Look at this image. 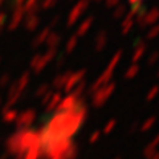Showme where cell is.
Returning a JSON list of instances; mask_svg holds the SVG:
<instances>
[{
    "label": "cell",
    "mask_w": 159,
    "mask_h": 159,
    "mask_svg": "<svg viewBox=\"0 0 159 159\" xmlns=\"http://www.w3.org/2000/svg\"><path fill=\"white\" fill-rule=\"evenodd\" d=\"M138 21L141 23L142 27L152 25V24H155L157 21H159V9L158 8H154V9H151V11H148L147 13L141 12Z\"/></svg>",
    "instance_id": "cell-1"
},
{
    "label": "cell",
    "mask_w": 159,
    "mask_h": 159,
    "mask_svg": "<svg viewBox=\"0 0 159 159\" xmlns=\"http://www.w3.org/2000/svg\"><path fill=\"white\" fill-rule=\"evenodd\" d=\"M113 90H114V84H107L106 86L101 88L97 92V96L94 97V103H97V105H101L102 102H105L106 99L109 98V96L113 93Z\"/></svg>",
    "instance_id": "cell-2"
},
{
    "label": "cell",
    "mask_w": 159,
    "mask_h": 159,
    "mask_svg": "<svg viewBox=\"0 0 159 159\" xmlns=\"http://www.w3.org/2000/svg\"><path fill=\"white\" fill-rule=\"evenodd\" d=\"M89 6V0H80V2L74 6L73 8V11H72V15H70V19H69V21L72 23H76L77 20L81 17V15L84 13V11L88 8Z\"/></svg>",
    "instance_id": "cell-3"
},
{
    "label": "cell",
    "mask_w": 159,
    "mask_h": 159,
    "mask_svg": "<svg viewBox=\"0 0 159 159\" xmlns=\"http://www.w3.org/2000/svg\"><path fill=\"white\" fill-rule=\"evenodd\" d=\"M146 52V44L143 41L137 43L135 48H134V56H133V64H137V61L139 58H142L143 53Z\"/></svg>",
    "instance_id": "cell-4"
},
{
    "label": "cell",
    "mask_w": 159,
    "mask_h": 159,
    "mask_svg": "<svg viewBox=\"0 0 159 159\" xmlns=\"http://www.w3.org/2000/svg\"><path fill=\"white\" fill-rule=\"evenodd\" d=\"M134 23H135V20H134L133 15H127V16L125 17V20L122 21V27H121L122 28V33L126 34V33L130 32L133 25H134Z\"/></svg>",
    "instance_id": "cell-5"
},
{
    "label": "cell",
    "mask_w": 159,
    "mask_h": 159,
    "mask_svg": "<svg viewBox=\"0 0 159 159\" xmlns=\"http://www.w3.org/2000/svg\"><path fill=\"white\" fill-rule=\"evenodd\" d=\"M106 44H107V36L105 33H101L96 40V45H94V48H96L97 52H101L102 49L106 47Z\"/></svg>",
    "instance_id": "cell-6"
},
{
    "label": "cell",
    "mask_w": 159,
    "mask_h": 159,
    "mask_svg": "<svg viewBox=\"0 0 159 159\" xmlns=\"http://www.w3.org/2000/svg\"><path fill=\"white\" fill-rule=\"evenodd\" d=\"M92 24H93V19L92 17H89V19H86L85 21H82V24L80 25V28H78V36H84L89 29H90V27H92Z\"/></svg>",
    "instance_id": "cell-7"
},
{
    "label": "cell",
    "mask_w": 159,
    "mask_h": 159,
    "mask_svg": "<svg viewBox=\"0 0 159 159\" xmlns=\"http://www.w3.org/2000/svg\"><path fill=\"white\" fill-rule=\"evenodd\" d=\"M138 73H139V65H138V64H133V65L126 70L125 77L130 80V78H134V77H135Z\"/></svg>",
    "instance_id": "cell-8"
},
{
    "label": "cell",
    "mask_w": 159,
    "mask_h": 159,
    "mask_svg": "<svg viewBox=\"0 0 159 159\" xmlns=\"http://www.w3.org/2000/svg\"><path fill=\"white\" fill-rule=\"evenodd\" d=\"M121 52H117L116 54H114V57L111 58V61H110V65L107 66V69L109 70H111V72H114V68H116V65H118V62H119V60H121Z\"/></svg>",
    "instance_id": "cell-9"
},
{
    "label": "cell",
    "mask_w": 159,
    "mask_h": 159,
    "mask_svg": "<svg viewBox=\"0 0 159 159\" xmlns=\"http://www.w3.org/2000/svg\"><path fill=\"white\" fill-rule=\"evenodd\" d=\"M125 11H126V8L123 7V6H118V7H116V11H114V17H117V19L122 17L123 15H125Z\"/></svg>",
    "instance_id": "cell-10"
},
{
    "label": "cell",
    "mask_w": 159,
    "mask_h": 159,
    "mask_svg": "<svg viewBox=\"0 0 159 159\" xmlns=\"http://www.w3.org/2000/svg\"><path fill=\"white\" fill-rule=\"evenodd\" d=\"M158 34H159V24H157V25H154L151 28V31L147 33V37L148 39H155Z\"/></svg>",
    "instance_id": "cell-11"
},
{
    "label": "cell",
    "mask_w": 159,
    "mask_h": 159,
    "mask_svg": "<svg viewBox=\"0 0 159 159\" xmlns=\"http://www.w3.org/2000/svg\"><path fill=\"white\" fill-rule=\"evenodd\" d=\"M119 2L121 0H105V4L107 8H116L119 6Z\"/></svg>",
    "instance_id": "cell-12"
},
{
    "label": "cell",
    "mask_w": 159,
    "mask_h": 159,
    "mask_svg": "<svg viewBox=\"0 0 159 159\" xmlns=\"http://www.w3.org/2000/svg\"><path fill=\"white\" fill-rule=\"evenodd\" d=\"M77 43H78V40L77 37L74 36L70 39V41H69V45H68V52H72L73 51V48H76L77 47Z\"/></svg>",
    "instance_id": "cell-13"
},
{
    "label": "cell",
    "mask_w": 159,
    "mask_h": 159,
    "mask_svg": "<svg viewBox=\"0 0 159 159\" xmlns=\"http://www.w3.org/2000/svg\"><path fill=\"white\" fill-rule=\"evenodd\" d=\"M158 58H159V53H158V52H155V53L152 54V57L150 58V64H151V65H152V64H155V61H157Z\"/></svg>",
    "instance_id": "cell-14"
},
{
    "label": "cell",
    "mask_w": 159,
    "mask_h": 159,
    "mask_svg": "<svg viewBox=\"0 0 159 159\" xmlns=\"http://www.w3.org/2000/svg\"><path fill=\"white\" fill-rule=\"evenodd\" d=\"M96 2H101V0H96Z\"/></svg>",
    "instance_id": "cell-15"
}]
</instances>
